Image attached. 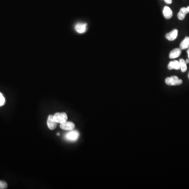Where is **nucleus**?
<instances>
[{
	"label": "nucleus",
	"instance_id": "f257e3e1",
	"mask_svg": "<svg viewBox=\"0 0 189 189\" xmlns=\"http://www.w3.org/2000/svg\"><path fill=\"white\" fill-rule=\"evenodd\" d=\"M166 84L169 86L180 85L182 84V80L180 79L176 76H173L170 77H167L165 80Z\"/></svg>",
	"mask_w": 189,
	"mask_h": 189
},
{
	"label": "nucleus",
	"instance_id": "f03ea898",
	"mask_svg": "<svg viewBox=\"0 0 189 189\" xmlns=\"http://www.w3.org/2000/svg\"><path fill=\"white\" fill-rule=\"evenodd\" d=\"M53 119L57 123H62L67 121L68 117L65 112H57L53 115Z\"/></svg>",
	"mask_w": 189,
	"mask_h": 189
},
{
	"label": "nucleus",
	"instance_id": "7ed1b4c3",
	"mask_svg": "<svg viewBox=\"0 0 189 189\" xmlns=\"http://www.w3.org/2000/svg\"><path fill=\"white\" fill-rule=\"evenodd\" d=\"M79 137V133L77 130H71V131L68 132L65 135V137L68 141H76Z\"/></svg>",
	"mask_w": 189,
	"mask_h": 189
},
{
	"label": "nucleus",
	"instance_id": "20e7f679",
	"mask_svg": "<svg viewBox=\"0 0 189 189\" xmlns=\"http://www.w3.org/2000/svg\"><path fill=\"white\" fill-rule=\"evenodd\" d=\"M75 30L79 34H82L86 32L87 29V24L84 23H78L75 26Z\"/></svg>",
	"mask_w": 189,
	"mask_h": 189
},
{
	"label": "nucleus",
	"instance_id": "39448f33",
	"mask_svg": "<svg viewBox=\"0 0 189 189\" xmlns=\"http://www.w3.org/2000/svg\"><path fill=\"white\" fill-rule=\"evenodd\" d=\"M60 127L63 130H71L75 128V125L72 122L66 121L63 123H60Z\"/></svg>",
	"mask_w": 189,
	"mask_h": 189
},
{
	"label": "nucleus",
	"instance_id": "423d86ee",
	"mask_svg": "<svg viewBox=\"0 0 189 189\" xmlns=\"http://www.w3.org/2000/svg\"><path fill=\"white\" fill-rule=\"evenodd\" d=\"M178 35V30L177 29H175L171 32L166 34V38L170 41H173L177 38Z\"/></svg>",
	"mask_w": 189,
	"mask_h": 189
},
{
	"label": "nucleus",
	"instance_id": "0eeeda50",
	"mask_svg": "<svg viewBox=\"0 0 189 189\" xmlns=\"http://www.w3.org/2000/svg\"><path fill=\"white\" fill-rule=\"evenodd\" d=\"M47 124L48 128L50 130H54L56 128L57 123L54 120L53 115H49L47 121Z\"/></svg>",
	"mask_w": 189,
	"mask_h": 189
},
{
	"label": "nucleus",
	"instance_id": "6e6552de",
	"mask_svg": "<svg viewBox=\"0 0 189 189\" xmlns=\"http://www.w3.org/2000/svg\"><path fill=\"white\" fill-rule=\"evenodd\" d=\"M163 12V15L166 19H170L173 16V12L171 9L168 6H165L164 7Z\"/></svg>",
	"mask_w": 189,
	"mask_h": 189
},
{
	"label": "nucleus",
	"instance_id": "1a4fd4ad",
	"mask_svg": "<svg viewBox=\"0 0 189 189\" xmlns=\"http://www.w3.org/2000/svg\"><path fill=\"white\" fill-rule=\"evenodd\" d=\"M168 69L169 70H179L180 69V62L179 61H173L169 62L168 65Z\"/></svg>",
	"mask_w": 189,
	"mask_h": 189
},
{
	"label": "nucleus",
	"instance_id": "9d476101",
	"mask_svg": "<svg viewBox=\"0 0 189 189\" xmlns=\"http://www.w3.org/2000/svg\"><path fill=\"white\" fill-rule=\"evenodd\" d=\"M181 54V48H175L170 53L169 57L171 59H174L179 57Z\"/></svg>",
	"mask_w": 189,
	"mask_h": 189
},
{
	"label": "nucleus",
	"instance_id": "9b49d317",
	"mask_svg": "<svg viewBox=\"0 0 189 189\" xmlns=\"http://www.w3.org/2000/svg\"><path fill=\"white\" fill-rule=\"evenodd\" d=\"M180 47L181 50H186L189 48V37L184 38L180 45Z\"/></svg>",
	"mask_w": 189,
	"mask_h": 189
},
{
	"label": "nucleus",
	"instance_id": "f8f14e48",
	"mask_svg": "<svg viewBox=\"0 0 189 189\" xmlns=\"http://www.w3.org/2000/svg\"><path fill=\"white\" fill-rule=\"evenodd\" d=\"M179 62H180V70H181V71L183 73L186 72L187 71V65L186 61L183 59H180V61H179Z\"/></svg>",
	"mask_w": 189,
	"mask_h": 189
},
{
	"label": "nucleus",
	"instance_id": "ddd939ff",
	"mask_svg": "<svg viewBox=\"0 0 189 189\" xmlns=\"http://www.w3.org/2000/svg\"><path fill=\"white\" fill-rule=\"evenodd\" d=\"M7 188V183L3 181L0 180V189H6Z\"/></svg>",
	"mask_w": 189,
	"mask_h": 189
},
{
	"label": "nucleus",
	"instance_id": "4468645a",
	"mask_svg": "<svg viewBox=\"0 0 189 189\" xmlns=\"http://www.w3.org/2000/svg\"><path fill=\"white\" fill-rule=\"evenodd\" d=\"M5 102L6 100H5V98L4 97L3 95L0 93V107L4 105Z\"/></svg>",
	"mask_w": 189,
	"mask_h": 189
},
{
	"label": "nucleus",
	"instance_id": "2eb2a0df",
	"mask_svg": "<svg viewBox=\"0 0 189 189\" xmlns=\"http://www.w3.org/2000/svg\"><path fill=\"white\" fill-rule=\"evenodd\" d=\"M179 12L185 15H186L189 13V11L187 10V7H182Z\"/></svg>",
	"mask_w": 189,
	"mask_h": 189
},
{
	"label": "nucleus",
	"instance_id": "dca6fc26",
	"mask_svg": "<svg viewBox=\"0 0 189 189\" xmlns=\"http://www.w3.org/2000/svg\"><path fill=\"white\" fill-rule=\"evenodd\" d=\"M186 16V15L183 14L182 13L180 12H179L178 13V18L180 20H184Z\"/></svg>",
	"mask_w": 189,
	"mask_h": 189
},
{
	"label": "nucleus",
	"instance_id": "f3484780",
	"mask_svg": "<svg viewBox=\"0 0 189 189\" xmlns=\"http://www.w3.org/2000/svg\"><path fill=\"white\" fill-rule=\"evenodd\" d=\"M164 1L165 3L168 4H171L172 2V0H164Z\"/></svg>",
	"mask_w": 189,
	"mask_h": 189
},
{
	"label": "nucleus",
	"instance_id": "a211bd4d",
	"mask_svg": "<svg viewBox=\"0 0 189 189\" xmlns=\"http://www.w3.org/2000/svg\"><path fill=\"white\" fill-rule=\"evenodd\" d=\"M187 55H188V58H189V48H188V50H187Z\"/></svg>",
	"mask_w": 189,
	"mask_h": 189
},
{
	"label": "nucleus",
	"instance_id": "6ab92c4d",
	"mask_svg": "<svg viewBox=\"0 0 189 189\" xmlns=\"http://www.w3.org/2000/svg\"><path fill=\"white\" fill-rule=\"evenodd\" d=\"M186 62L187 64H188V63H189V59H186Z\"/></svg>",
	"mask_w": 189,
	"mask_h": 189
},
{
	"label": "nucleus",
	"instance_id": "aec40b11",
	"mask_svg": "<svg viewBox=\"0 0 189 189\" xmlns=\"http://www.w3.org/2000/svg\"><path fill=\"white\" fill-rule=\"evenodd\" d=\"M187 10H188V11H189V6H187Z\"/></svg>",
	"mask_w": 189,
	"mask_h": 189
},
{
	"label": "nucleus",
	"instance_id": "412c9836",
	"mask_svg": "<svg viewBox=\"0 0 189 189\" xmlns=\"http://www.w3.org/2000/svg\"><path fill=\"white\" fill-rule=\"evenodd\" d=\"M60 135V134L59 133H57V136H59Z\"/></svg>",
	"mask_w": 189,
	"mask_h": 189
},
{
	"label": "nucleus",
	"instance_id": "4be33fe9",
	"mask_svg": "<svg viewBox=\"0 0 189 189\" xmlns=\"http://www.w3.org/2000/svg\"><path fill=\"white\" fill-rule=\"evenodd\" d=\"M188 78H189V74H188Z\"/></svg>",
	"mask_w": 189,
	"mask_h": 189
}]
</instances>
